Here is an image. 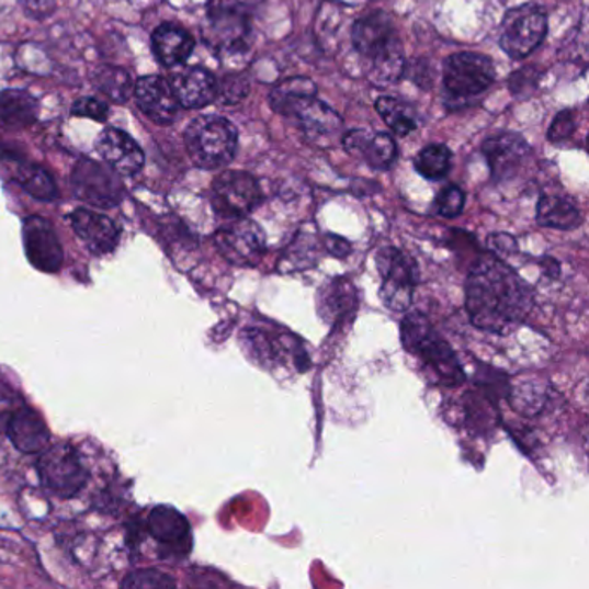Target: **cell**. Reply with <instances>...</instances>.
Wrapping results in <instances>:
<instances>
[{"label":"cell","mask_w":589,"mask_h":589,"mask_svg":"<svg viewBox=\"0 0 589 589\" xmlns=\"http://www.w3.org/2000/svg\"><path fill=\"white\" fill-rule=\"evenodd\" d=\"M533 305L531 285L495 254L479 258L468 272L465 308L477 329L510 332L524 324Z\"/></svg>","instance_id":"obj_1"},{"label":"cell","mask_w":589,"mask_h":589,"mask_svg":"<svg viewBox=\"0 0 589 589\" xmlns=\"http://www.w3.org/2000/svg\"><path fill=\"white\" fill-rule=\"evenodd\" d=\"M270 106L294 120L315 146L330 147L341 137V116L317 99V86L308 78H287L279 83L270 92Z\"/></svg>","instance_id":"obj_2"},{"label":"cell","mask_w":589,"mask_h":589,"mask_svg":"<svg viewBox=\"0 0 589 589\" xmlns=\"http://www.w3.org/2000/svg\"><path fill=\"white\" fill-rule=\"evenodd\" d=\"M353 45L371 61L369 78L375 86H390L405 73V54L395 23L383 11L365 14L354 23Z\"/></svg>","instance_id":"obj_3"},{"label":"cell","mask_w":589,"mask_h":589,"mask_svg":"<svg viewBox=\"0 0 589 589\" xmlns=\"http://www.w3.org/2000/svg\"><path fill=\"white\" fill-rule=\"evenodd\" d=\"M401 342L408 353L419 358L427 374L448 387L465 383V372L452 346L441 338L423 315L408 314L401 321Z\"/></svg>","instance_id":"obj_4"},{"label":"cell","mask_w":589,"mask_h":589,"mask_svg":"<svg viewBox=\"0 0 589 589\" xmlns=\"http://www.w3.org/2000/svg\"><path fill=\"white\" fill-rule=\"evenodd\" d=\"M260 9L261 0H209L207 42L222 54L245 53Z\"/></svg>","instance_id":"obj_5"},{"label":"cell","mask_w":589,"mask_h":589,"mask_svg":"<svg viewBox=\"0 0 589 589\" xmlns=\"http://www.w3.org/2000/svg\"><path fill=\"white\" fill-rule=\"evenodd\" d=\"M192 161L204 170L227 167L237 151L236 126L222 116H200L185 131Z\"/></svg>","instance_id":"obj_6"},{"label":"cell","mask_w":589,"mask_h":589,"mask_svg":"<svg viewBox=\"0 0 589 589\" xmlns=\"http://www.w3.org/2000/svg\"><path fill=\"white\" fill-rule=\"evenodd\" d=\"M37 472L42 486L59 498L77 496L89 480L82 456L68 443L45 448L37 462Z\"/></svg>","instance_id":"obj_7"},{"label":"cell","mask_w":589,"mask_h":589,"mask_svg":"<svg viewBox=\"0 0 589 589\" xmlns=\"http://www.w3.org/2000/svg\"><path fill=\"white\" fill-rule=\"evenodd\" d=\"M548 33L545 9L536 4L513 8L501 21V49L512 59H524L540 47Z\"/></svg>","instance_id":"obj_8"},{"label":"cell","mask_w":589,"mask_h":589,"mask_svg":"<svg viewBox=\"0 0 589 589\" xmlns=\"http://www.w3.org/2000/svg\"><path fill=\"white\" fill-rule=\"evenodd\" d=\"M375 263L383 281L381 297H383L384 305L390 312H398V314L407 312L411 296H414L415 285H417V267L414 260L408 258L401 249L386 246V248L378 249Z\"/></svg>","instance_id":"obj_9"},{"label":"cell","mask_w":589,"mask_h":589,"mask_svg":"<svg viewBox=\"0 0 589 589\" xmlns=\"http://www.w3.org/2000/svg\"><path fill=\"white\" fill-rule=\"evenodd\" d=\"M261 201L260 183L246 171H224L213 182L212 206L222 218H245Z\"/></svg>","instance_id":"obj_10"},{"label":"cell","mask_w":589,"mask_h":589,"mask_svg":"<svg viewBox=\"0 0 589 589\" xmlns=\"http://www.w3.org/2000/svg\"><path fill=\"white\" fill-rule=\"evenodd\" d=\"M71 189L83 203L95 207L118 206L125 197V188L113 168L80 159L71 171Z\"/></svg>","instance_id":"obj_11"},{"label":"cell","mask_w":589,"mask_h":589,"mask_svg":"<svg viewBox=\"0 0 589 589\" xmlns=\"http://www.w3.org/2000/svg\"><path fill=\"white\" fill-rule=\"evenodd\" d=\"M146 533L159 545V557L163 560H183L191 555L194 540L185 516L170 507L159 505L147 517Z\"/></svg>","instance_id":"obj_12"},{"label":"cell","mask_w":589,"mask_h":589,"mask_svg":"<svg viewBox=\"0 0 589 589\" xmlns=\"http://www.w3.org/2000/svg\"><path fill=\"white\" fill-rule=\"evenodd\" d=\"M443 80L448 92L455 98H474L495 82V65L483 54H453L444 61Z\"/></svg>","instance_id":"obj_13"},{"label":"cell","mask_w":589,"mask_h":589,"mask_svg":"<svg viewBox=\"0 0 589 589\" xmlns=\"http://www.w3.org/2000/svg\"><path fill=\"white\" fill-rule=\"evenodd\" d=\"M215 245L225 260L237 267H254L263 258L267 239L260 225L248 216L230 219L227 225L218 228Z\"/></svg>","instance_id":"obj_14"},{"label":"cell","mask_w":589,"mask_h":589,"mask_svg":"<svg viewBox=\"0 0 589 589\" xmlns=\"http://www.w3.org/2000/svg\"><path fill=\"white\" fill-rule=\"evenodd\" d=\"M23 246L33 269L57 273L63 269L65 252L53 224L42 216H30L23 224Z\"/></svg>","instance_id":"obj_15"},{"label":"cell","mask_w":589,"mask_h":589,"mask_svg":"<svg viewBox=\"0 0 589 589\" xmlns=\"http://www.w3.org/2000/svg\"><path fill=\"white\" fill-rule=\"evenodd\" d=\"M242 344L246 346L249 356H257V363L263 366L279 365L284 362L285 356H293L297 371L305 372L308 369L309 360L303 351L302 342L293 338L287 341L285 333L272 336L269 330L260 327H249L240 336Z\"/></svg>","instance_id":"obj_16"},{"label":"cell","mask_w":589,"mask_h":589,"mask_svg":"<svg viewBox=\"0 0 589 589\" xmlns=\"http://www.w3.org/2000/svg\"><path fill=\"white\" fill-rule=\"evenodd\" d=\"M346 152L353 158L362 159L374 170H387L398 158V147L395 138L384 132L356 128L342 137Z\"/></svg>","instance_id":"obj_17"},{"label":"cell","mask_w":589,"mask_h":589,"mask_svg":"<svg viewBox=\"0 0 589 589\" xmlns=\"http://www.w3.org/2000/svg\"><path fill=\"white\" fill-rule=\"evenodd\" d=\"M483 155L491 168V175L496 180H503L516 175L519 168L531 158L533 151L524 137L512 132H505L484 143Z\"/></svg>","instance_id":"obj_18"},{"label":"cell","mask_w":589,"mask_h":589,"mask_svg":"<svg viewBox=\"0 0 589 589\" xmlns=\"http://www.w3.org/2000/svg\"><path fill=\"white\" fill-rule=\"evenodd\" d=\"M69 222L87 249L98 257L110 254L118 246L120 228L106 215L80 207L69 215Z\"/></svg>","instance_id":"obj_19"},{"label":"cell","mask_w":589,"mask_h":589,"mask_svg":"<svg viewBox=\"0 0 589 589\" xmlns=\"http://www.w3.org/2000/svg\"><path fill=\"white\" fill-rule=\"evenodd\" d=\"M8 438L18 452L25 455L44 452L50 443V431L45 420L33 408L21 405L9 415Z\"/></svg>","instance_id":"obj_20"},{"label":"cell","mask_w":589,"mask_h":589,"mask_svg":"<svg viewBox=\"0 0 589 589\" xmlns=\"http://www.w3.org/2000/svg\"><path fill=\"white\" fill-rule=\"evenodd\" d=\"M171 90L180 106L200 110L215 101L218 83L209 71L203 68H183L171 77Z\"/></svg>","instance_id":"obj_21"},{"label":"cell","mask_w":589,"mask_h":589,"mask_svg":"<svg viewBox=\"0 0 589 589\" xmlns=\"http://www.w3.org/2000/svg\"><path fill=\"white\" fill-rule=\"evenodd\" d=\"M135 98L137 104L152 122L167 123L175 120L179 113V101H177L170 83L159 77H144L135 83Z\"/></svg>","instance_id":"obj_22"},{"label":"cell","mask_w":589,"mask_h":589,"mask_svg":"<svg viewBox=\"0 0 589 589\" xmlns=\"http://www.w3.org/2000/svg\"><path fill=\"white\" fill-rule=\"evenodd\" d=\"M98 151L107 167L120 175H134L144 165V152L131 135L125 132L104 131L98 140Z\"/></svg>","instance_id":"obj_23"},{"label":"cell","mask_w":589,"mask_h":589,"mask_svg":"<svg viewBox=\"0 0 589 589\" xmlns=\"http://www.w3.org/2000/svg\"><path fill=\"white\" fill-rule=\"evenodd\" d=\"M358 308L356 288L344 279L326 282L318 293V309L324 320L339 326L351 318Z\"/></svg>","instance_id":"obj_24"},{"label":"cell","mask_w":589,"mask_h":589,"mask_svg":"<svg viewBox=\"0 0 589 589\" xmlns=\"http://www.w3.org/2000/svg\"><path fill=\"white\" fill-rule=\"evenodd\" d=\"M152 50L165 66H179L194 50V38L180 26L161 25L152 33Z\"/></svg>","instance_id":"obj_25"},{"label":"cell","mask_w":589,"mask_h":589,"mask_svg":"<svg viewBox=\"0 0 589 589\" xmlns=\"http://www.w3.org/2000/svg\"><path fill=\"white\" fill-rule=\"evenodd\" d=\"M537 224L555 230H574L582 222L579 207L564 195H543L537 203Z\"/></svg>","instance_id":"obj_26"},{"label":"cell","mask_w":589,"mask_h":589,"mask_svg":"<svg viewBox=\"0 0 589 589\" xmlns=\"http://www.w3.org/2000/svg\"><path fill=\"white\" fill-rule=\"evenodd\" d=\"M38 102L25 90H4L0 94V120L13 128H25L35 123Z\"/></svg>","instance_id":"obj_27"},{"label":"cell","mask_w":589,"mask_h":589,"mask_svg":"<svg viewBox=\"0 0 589 589\" xmlns=\"http://www.w3.org/2000/svg\"><path fill=\"white\" fill-rule=\"evenodd\" d=\"M381 118L396 135H408L419 125L414 106L399 98H381L375 102Z\"/></svg>","instance_id":"obj_28"},{"label":"cell","mask_w":589,"mask_h":589,"mask_svg":"<svg viewBox=\"0 0 589 589\" xmlns=\"http://www.w3.org/2000/svg\"><path fill=\"white\" fill-rule=\"evenodd\" d=\"M94 82L102 94L113 99L114 102L128 101L134 94L135 86L131 73L118 66H101L95 71Z\"/></svg>","instance_id":"obj_29"},{"label":"cell","mask_w":589,"mask_h":589,"mask_svg":"<svg viewBox=\"0 0 589 589\" xmlns=\"http://www.w3.org/2000/svg\"><path fill=\"white\" fill-rule=\"evenodd\" d=\"M415 168L427 180H441L452 168V151L443 144H431L415 156Z\"/></svg>","instance_id":"obj_30"},{"label":"cell","mask_w":589,"mask_h":589,"mask_svg":"<svg viewBox=\"0 0 589 589\" xmlns=\"http://www.w3.org/2000/svg\"><path fill=\"white\" fill-rule=\"evenodd\" d=\"M16 180L35 200L54 201L57 197V188L49 173L35 165H21L16 170Z\"/></svg>","instance_id":"obj_31"},{"label":"cell","mask_w":589,"mask_h":589,"mask_svg":"<svg viewBox=\"0 0 589 589\" xmlns=\"http://www.w3.org/2000/svg\"><path fill=\"white\" fill-rule=\"evenodd\" d=\"M546 389L537 383H524L510 390V405L525 417H534L545 408Z\"/></svg>","instance_id":"obj_32"},{"label":"cell","mask_w":589,"mask_h":589,"mask_svg":"<svg viewBox=\"0 0 589 589\" xmlns=\"http://www.w3.org/2000/svg\"><path fill=\"white\" fill-rule=\"evenodd\" d=\"M123 588H175L177 582L168 574L156 569H143L126 576L122 582Z\"/></svg>","instance_id":"obj_33"},{"label":"cell","mask_w":589,"mask_h":589,"mask_svg":"<svg viewBox=\"0 0 589 589\" xmlns=\"http://www.w3.org/2000/svg\"><path fill=\"white\" fill-rule=\"evenodd\" d=\"M435 212L443 218H455L460 213L464 212L465 194L462 189L456 185H448L443 191L439 192L434 201Z\"/></svg>","instance_id":"obj_34"},{"label":"cell","mask_w":589,"mask_h":589,"mask_svg":"<svg viewBox=\"0 0 589 589\" xmlns=\"http://www.w3.org/2000/svg\"><path fill=\"white\" fill-rule=\"evenodd\" d=\"M540 77L541 73L534 66L517 69L516 73L510 77V90L519 98H528L536 89Z\"/></svg>","instance_id":"obj_35"},{"label":"cell","mask_w":589,"mask_h":589,"mask_svg":"<svg viewBox=\"0 0 589 589\" xmlns=\"http://www.w3.org/2000/svg\"><path fill=\"white\" fill-rule=\"evenodd\" d=\"M574 132H576V116H574L573 111H560L557 118L553 120L546 137L553 144L564 143L567 138L573 137Z\"/></svg>","instance_id":"obj_36"},{"label":"cell","mask_w":589,"mask_h":589,"mask_svg":"<svg viewBox=\"0 0 589 589\" xmlns=\"http://www.w3.org/2000/svg\"><path fill=\"white\" fill-rule=\"evenodd\" d=\"M249 86L248 80L239 75H233V77L225 78L222 86H218V94L224 98L227 104H234L239 102L240 99H245L248 95Z\"/></svg>","instance_id":"obj_37"},{"label":"cell","mask_w":589,"mask_h":589,"mask_svg":"<svg viewBox=\"0 0 589 589\" xmlns=\"http://www.w3.org/2000/svg\"><path fill=\"white\" fill-rule=\"evenodd\" d=\"M77 116H86V118L95 120V122H104L107 118L106 102L99 101L94 98L78 99L71 107Z\"/></svg>","instance_id":"obj_38"},{"label":"cell","mask_w":589,"mask_h":589,"mask_svg":"<svg viewBox=\"0 0 589 589\" xmlns=\"http://www.w3.org/2000/svg\"><path fill=\"white\" fill-rule=\"evenodd\" d=\"M21 5H23L29 16L35 18V20H44V18H49L56 11L57 0H21Z\"/></svg>","instance_id":"obj_39"},{"label":"cell","mask_w":589,"mask_h":589,"mask_svg":"<svg viewBox=\"0 0 589 589\" xmlns=\"http://www.w3.org/2000/svg\"><path fill=\"white\" fill-rule=\"evenodd\" d=\"M21 405H25V403L18 396L16 390L4 381H0V417L13 414Z\"/></svg>","instance_id":"obj_40"},{"label":"cell","mask_w":589,"mask_h":589,"mask_svg":"<svg viewBox=\"0 0 589 589\" xmlns=\"http://www.w3.org/2000/svg\"><path fill=\"white\" fill-rule=\"evenodd\" d=\"M327 251L336 258H346L351 252V245L348 240L338 236H326Z\"/></svg>","instance_id":"obj_41"}]
</instances>
